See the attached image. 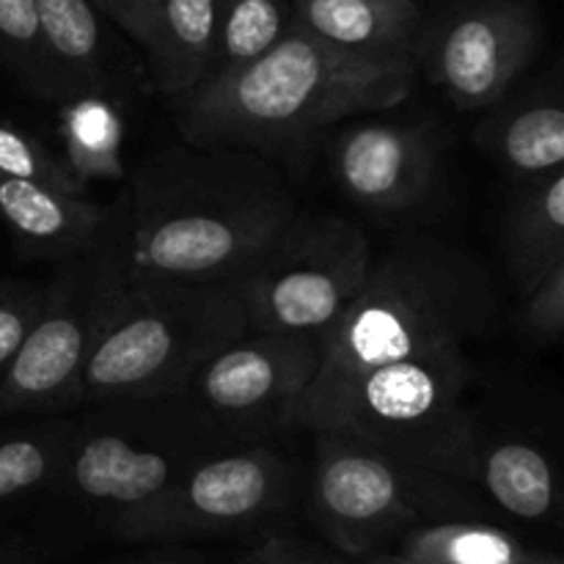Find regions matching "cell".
<instances>
[{
  "instance_id": "44dd1931",
  "label": "cell",
  "mask_w": 564,
  "mask_h": 564,
  "mask_svg": "<svg viewBox=\"0 0 564 564\" xmlns=\"http://www.w3.org/2000/svg\"><path fill=\"white\" fill-rule=\"evenodd\" d=\"M290 17L292 0H220L218 28L204 80L229 75L262 58L286 33Z\"/></svg>"
},
{
  "instance_id": "30bf717a",
  "label": "cell",
  "mask_w": 564,
  "mask_h": 564,
  "mask_svg": "<svg viewBox=\"0 0 564 564\" xmlns=\"http://www.w3.org/2000/svg\"><path fill=\"white\" fill-rule=\"evenodd\" d=\"M292 474L273 449L198 457L163 496L113 523L124 540H182L226 534L273 516L290 496Z\"/></svg>"
},
{
  "instance_id": "cb8c5ba5",
  "label": "cell",
  "mask_w": 564,
  "mask_h": 564,
  "mask_svg": "<svg viewBox=\"0 0 564 564\" xmlns=\"http://www.w3.org/2000/svg\"><path fill=\"white\" fill-rule=\"evenodd\" d=\"M75 433L66 424L9 433L0 438V501L44 488L61 479Z\"/></svg>"
},
{
  "instance_id": "9c48e42d",
  "label": "cell",
  "mask_w": 564,
  "mask_h": 564,
  "mask_svg": "<svg viewBox=\"0 0 564 564\" xmlns=\"http://www.w3.org/2000/svg\"><path fill=\"white\" fill-rule=\"evenodd\" d=\"M540 44L543 22L532 0H463L422 31L413 64L455 108L477 113L507 97Z\"/></svg>"
},
{
  "instance_id": "f546056e",
  "label": "cell",
  "mask_w": 564,
  "mask_h": 564,
  "mask_svg": "<svg viewBox=\"0 0 564 564\" xmlns=\"http://www.w3.org/2000/svg\"><path fill=\"white\" fill-rule=\"evenodd\" d=\"M389 564H397V562H391V560H386ZM512 564H560L556 560H545V556H538V554H529V556H523V560H518V562H512Z\"/></svg>"
},
{
  "instance_id": "ac0fdd59",
  "label": "cell",
  "mask_w": 564,
  "mask_h": 564,
  "mask_svg": "<svg viewBox=\"0 0 564 564\" xmlns=\"http://www.w3.org/2000/svg\"><path fill=\"white\" fill-rule=\"evenodd\" d=\"M496 507L518 521H549L556 512V474L549 455L521 438L490 444L474 457V474Z\"/></svg>"
},
{
  "instance_id": "6da1fadb",
  "label": "cell",
  "mask_w": 564,
  "mask_h": 564,
  "mask_svg": "<svg viewBox=\"0 0 564 564\" xmlns=\"http://www.w3.org/2000/svg\"><path fill=\"white\" fill-rule=\"evenodd\" d=\"M301 202L270 158L240 149H163L110 204L121 284L235 286Z\"/></svg>"
},
{
  "instance_id": "3957f363",
  "label": "cell",
  "mask_w": 564,
  "mask_h": 564,
  "mask_svg": "<svg viewBox=\"0 0 564 564\" xmlns=\"http://www.w3.org/2000/svg\"><path fill=\"white\" fill-rule=\"evenodd\" d=\"M496 295L482 264L433 235H405L375 253L367 279L323 345L297 427L364 372L477 339Z\"/></svg>"
},
{
  "instance_id": "52a82bcc",
  "label": "cell",
  "mask_w": 564,
  "mask_h": 564,
  "mask_svg": "<svg viewBox=\"0 0 564 564\" xmlns=\"http://www.w3.org/2000/svg\"><path fill=\"white\" fill-rule=\"evenodd\" d=\"M121 290L110 218L83 251L61 259L42 303L0 378V419L53 413L80 402V380Z\"/></svg>"
},
{
  "instance_id": "7a4b0ae2",
  "label": "cell",
  "mask_w": 564,
  "mask_h": 564,
  "mask_svg": "<svg viewBox=\"0 0 564 564\" xmlns=\"http://www.w3.org/2000/svg\"><path fill=\"white\" fill-rule=\"evenodd\" d=\"M411 58L350 53L292 25L242 69L169 99L182 141L273 158L328 127L405 102Z\"/></svg>"
},
{
  "instance_id": "d6986e66",
  "label": "cell",
  "mask_w": 564,
  "mask_h": 564,
  "mask_svg": "<svg viewBox=\"0 0 564 564\" xmlns=\"http://www.w3.org/2000/svg\"><path fill=\"white\" fill-rule=\"evenodd\" d=\"M44 44L75 97L108 88L102 22L91 0H36Z\"/></svg>"
},
{
  "instance_id": "ba28073f",
  "label": "cell",
  "mask_w": 564,
  "mask_h": 564,
  "mask_svg": "<svg viewBox=\"0 0 564 564\" xmlns=\"http://www.w3.org/2000/svg\"><path fill=\"white\" fill-rule=\"evenodd\" d=\"M319 361L323 341L314 336L246 330L209 356L176 397L226 433L295 427Z\"/></svg>"
},
{
  "instance_id": "83f0119b",
  "label": "cell",
  "mask_w": 564,
  "mask_h": 564,
  "mask_svg": "<svg viewBox=\"0 0 564 564\" xmlns=\"http://www.w3.org/2000/svg\"><path fill=\"white\" fill-rule=\"evenodd\" d=\"M91 3L108 20H113L127 33V39L141 47L143 55L152 50L160 28V0H91Z\"/></svg>"
},
{
  "instance_id": "8992f818",
  "label": "cell",
  "mask_w": 564,
  "mask_h": 564,
  "mask_svg": "<svg viewBox=\"0 0 564 564\" xmlns=\"http://www.w3.org/2000/svg\"><path fill=\"white\" fill-rule=\"evenodd\" d=\"M372 242L339 213L301 209L262 262L235 284L248 330L314 336L330 330L361 290Z\"/></svg>"
},
{
  "instance_id": "4fadbf2b",
  "label": "cell",
  "mask_w": 564,
  "mask_h": 564,
  "mask_svg": "<svg viewBox=\"0 0 564 564\" xmlns=\"http://www.w3.org/2000/svg\"><path fill=\"white\" fill-rule=\"evenodd\" d=\"M198 457L180 446L141 444L110 430L75 435L61 479L86 505L113 512V523L163 496Z\"/></svg>"
},
{
  "instance_id": "4316f807",
  "label": "cell",
  "mask_w": 564,
  "mask_h": 564,
  "mask_svg": "<svg viewBox=\"0 0 564 564\" xmlns=\"http://www.w3.org/2000/svg\"><path fill=\"white\" fill-rule=\"evenodd\" d=\"M42 292L44 286L25 284V281L0 284V378L9 369L11 358L17 356L33 317H36Z\"/></svg>"
},
{
  "instance_id": "2e32d148",
  "label": "cell",
  "mask_w": 564,
  "mask_h": 564,
  "mask_svg": "<svg viewBox=\"0 0 564 564\" xmlns=\"http://www.w3.org/2000/svg\"><path fill=\"white\" fill-rule=\"evenodd\" d=\"M505 253L516 290L529 292L564 259V174L562 169L527 182L505 224Z\"/></svg>"
},
{
  "instance_id": "9a60e30c",
  "label": "cell",
  "mask_w": 564,
  "mask_h": 564,
  "mask_svg": "<svg viewBox=\"0 0 564 564\" xmlns=\"http://www.w3.org/2000/svg\"><path fill=\"white\" fill-rule=\"evenodd\" d=\"M290 22L350 53L411 61L424 31L416 0H292Z\"/></svg>"
},
{
  "instance_id": "5bb4252c",
  "label": "cell",
  "mask_w": 564,
  "mask_h": 564,
  "mask_svg": "<svg viewBox=\"0 0 564 564\" xmlns=\"http://www.w3.org/2000/svg\"><path fill=\"white\" fill-rule=\"evenodd\" d=\"M0 218L22 251L61 262L102 235L110 207L83 193L0 176Z\"/></svg>"
},
{
  "instance_id": "8fae6325",
  "label": "cell",
  "mask_w": 564,
  "mask_h": 564,
  "mask_svg": "<svg viewBox=\"0 0 564 564\" xmlns=\"http://www.w3.org/2000/svg\"><path fill=\"white\" fill-rule=\"evenodd\" d=\"M312 512L330 543L347 554H367L394 538L430 505L435 474L402 466L383 452L341 433H314Z\"/></svg>"
},
{
  "instance_id": "e0dca14e",
  "label": "cell",
  "mask_w": 564,
  "mask_h": 564,
  "mask_svg": "<svg viewBox=\"0 0 564 564\" xmlns=\"http://www.w3.org/2000/svg\"><path fill=\"white\" fill-rule=\"evenodd\" d=\"M220 0H160V28L143 58L152 88L176 99L207 75Z\"/></svg>"
},
{
  "instance_id": "7c38bea8",
  "label": "cell",
  "mask_w": 564,
  "mask_h": 564,
  "mask_svg": "<svg viewBox=\"0 0 564 564\" xmlns=\"http://www.w3.org/2000/svg\"><path fill=\"white\" fill-rule=\"evenodd\" d=\"M341 193L375 213H408L433 191L438 147L424 127L394 121L345 124L330 149Z\"/></svg>"
},
{
  "instance_id": "277c9868",
  "label": "cell",
  "mask_w": 564,
  "mask_h": 564,
  "mask_svg": "<svg viewBox=\"0 0 564 564\" xmlns=\"http://www.w3.org/2000/svg\"><path fill=\"white\" fill-rule=\"evenodd\" d=\"M248 330L235 286L121 284L80 380V402L169 400Z\"/></svg>"
},
{
  "instance_id": "d4e9b609",
  "label": "cell",
  "mask_w": 564,
  "mask_h": 564,
  "mask_svg": "<svg viewBox=\"0 0 564 564\" xmlns=\"http://www.w3.org/2000/svg\"><path fill=\"white\" fill-rule=\"evenodd\" d=\"M0 176L42 182L66 193H83V182L53 149L6 119H0Z\"/></svg>"
},
{
  "instance_id": "603a6c76",
  "label": "cell",
  "mask_w": 564,
  "mask_h": 564,
  "mask_svg": "<svg viewBox=\"0 0 564 564\" xmlns=\"http://www.w3.org/2000/svg\"><path fill=\"white\" fill-rule=\"evenodd\" d=\"M529 556L505 532L477 523H444L422 529L405 540L397 564H512Z\"/></svg>"
},
{
  "instance_id": "484cf974",
  "label": "cell",
  "mask_w": 564,
  "mask_h": 564,
  "mask_svg": "<svg viewBox=\"0 0 564 564\" xmlns=\"http://www.w3.org/2000/svg\"><path fill=\"white\" fill-rule=\"evenodd\" d=\"M523 330L538 345H554L564 330V259L523 292Z\"/></svg>"
},
{
  "instance_id": "ffe728a7",
  "label": "cell",
  "mask_w": 564,
  "mask_h": 564,
  "mask_svg": "<svg viewBox=\"0 0 564 564\" xmlns=\"http://www.w3.org/2000/svg\"><path fill=\"white\" fill-rule=\"evenodd\" d=\"M479 143L518 180L529 182L562 169L564 110L556 99H538L485 121Z\"/></svg>"
},
{
  "instance_id": "7402d4cb",
  "label": "cell",
  "mask_w": 564,
  "mask_h": 564,
  "mask_svg": "<svg viewBox=\"0 0 564 564\" xmlns=\"http://www.w3.org/2000/svg\"><path fill=\"white\" fill-rule=\"evenodd\" d=\"M0 61L33 97L58 105L75 99L47 53L36 0H0Z\"/></svg>"
},
{
  "instance_id": "f1b7e54d",
  "label": "cell",
  "mask_w": 564,
  "mask_h": 564,
  "mask_svg": "<svg viewBox=\"0 0 564 564\" xmlns=\"http://www.w3.org/2000/svg\"><path fill=\"white\" fill-rule=\"evenodd\" d=\"M248 564H358V562H345V560H325V556H312V554H297V551L281 549V545H273L264 554H259L257 560ZM367 564H389L386 560H375Z\"/></svg>"
},
{
  "instance_id": "5b68a950",
  "label": "cell",
  "mask_w": 564,
  "mask_h": 564,
  "mask_svg": "<svg viewBox=\"0 0 564 564\" xmlns=\"http://www.w3.org/2000/svg\"><path fill=\"white\" fill-rule=\"evenodd\" d=\"M471 378L466 345H444L369 369L303 427L341 433L435 477L471 479L477 457V422L466 405Z\"/></svg>"
}]
</instances>
